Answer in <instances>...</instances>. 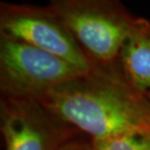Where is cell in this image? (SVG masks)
<instances>
[{
  "label": "cell",
  "instance_id": "1",
  "mask_svg": "<svg viewBox=\"0 0 150 150\" xmlns=\"http://www.w3.org/2000/svg\"><path fill=\"white\" fill-rule=\"evenodd\" d=\"M49 112L91 141L150 130V100L117 62L93 68L38 99Z\"/></svg>",
  "mask_w": 150,
  "mask_h": 150
},
{
  "label": "cell",
  "instance_id": "2",
  "mask_svg": "<svg viewBox=\"0 0 150 150\" xmlns=\"http://www.w3.org/2000/svg\"><path fill=\"white\" fill-rule=\"evenodd\" d=\"M93 66L117 62L125 41L145 18L134 16L120 0H49Z\"/></svg>",
  "mask_w": 150,
  "mask_h": 150
},
{
  "label": "cell",
  "instance_id": "4",
  "mask_svg": "<svg viewBox=\"0 0 150 150\" xmlns=\"http://www.w3.org/2000/svg\"><path fill=\"white\" fill-rule=\"evenodd\" d=\"M0 32L89 72L93 64L51 6L1 2Z\"/></svg>",
  "mask_w": 150,
  "mask_h": 150
},
{
  "label": "cell",
  "instance_id": "8",
  "mask_svg": "<svg viewBox=\"0 0 150 150\" xmlns=\"http://www.w3.org/2000/svg\"><path fill=\"white\" fill-rule=\"evenodd\" d=\"M59 150H93V148H92L91 141L85 142L82 140L70 139Z\"/></svg>",
  "mask_w": 150,
  "mask_h": 150
},
{
  "label": "cell",
  "instance_id": "9",
  "mask_svg": "<svg viewBox=\"0 0 150 150\" xmlns=\"http://www.w3.org/2000/svg\"><path fill=\"white\" fill-rule=\"evenodd\" d=\"M147 30H148V33L150 35V20H149V23H148V28H147Z\"/></svg>",
  "mask_w": 150,
  "mask_h": 150
},
{
  "label": "cell",
  "instance_id": "10",
  "mask_svg": "<svg viewBox=\"0 0 150 150\" xmlns=\"http://www.w3.org/2000/svg\"><path fill=\"white\" fill-rule=\"evenodd\" d=\"M147 97H148V99L150 100V91L149 92H147Z\"/></svg>",
  "mask_w": 150,
  "mask_h": 150
},
{
  "label": "cell",
  "instance_id": "5",
  "mask_svg": "<svg viewBox=\"0 0 150 150\" xmlns=\"http://www.w3.org/2000/svg\"><path fill=\"white\" fill-rule=\"evenodd\" d=\"M0 130L5 150H59L75 131L37 100L10 97H1Z\"/></svg>",
  "mask_w": 150,
  "mask_h": 150
},
{
  "label": "cell",
  "instance_id": "7",
  "mask_svg": "<svg viewBox=\"0 0 150 150\" xmlns=\"http://www.w3.org/2000/svg\"><path fill=\"white\" fill-rule=\"evenodd\" d=\"M93 150H150V130L91 141Z\"/></svg>",
  "mask_w": 150,
  "mask_h": 150
},
{
  "label": "cell",
  "instance_id": "6",
  "mask_svg": "<svg viewBox=\"0 0 150 150\" xmlns=\"http://www.w3.org/2000/svg\"><path fill=\"white\" fill-rule=\"evenodd\" d=\"M149 20L145 19L142 26L125 41L117 59L123 75L139 91H150V35Z\"/></svg>",
  "mask_w": 150,
  "mask_h": 150
},
{
  "label": "cell",
  "instance_id": "3",
  "mask_svg": "<svg viewBox=\"0 0 150 150\" xmlns=\"http://www.w3.org/2000/svg\"><path fill=\"white\" fill-rule=\"evenodd\" d=\"M82 74L57 56L0 32L1 97L38 100Z\"/></svg>",
  "mask_w": 150,
  "mask_h": 150
}]
</instances>
